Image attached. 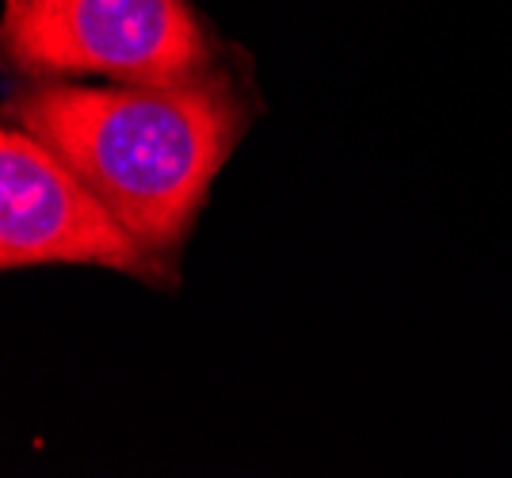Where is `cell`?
I'll return each instance as SVG.
<instances>
[{
  "label": "cell",
  "instance_id": "obj_1",
  "mask_svg": "<svg viewBox=\"0 0 512 478\" xmlns=\"http://www.w3.org/2000/svg\"><path fill=\"white\" fill-rule=\"evenodd\" d=\"M8 115L85 176L153 257L188 234L245 127L241 100L218 69L107 88L43 81Z\"/></svg>",
  "mask_w": 512,
  "mask_h": 478
},
{
  "label": "cell",
  "instance_id": "obj_2",
  "mask_svg": "<svg viewBox=\"0 0 512 478\" xmlns=\"http://www.w3.org/2000/svg\"><path fill=\"white\" fill-rule=\"evenodd\" d=\"M4 39L16 66L39 77L180 81L211 69L188 0H16Z\"/></svg>",
  "mask_w": 512,
  "mask_h": 478
},
{
  "label": "cell",
  "instance_id": "obj_3",
  "mask_svg": "<svg viewBox=\"0 0 512 478\" xmlns=\"http://www.w3.org/2000/svg\"><path fill=\"white\" fill-rule=\"evenodd\" d=\"M157 257L92 192L85 176L23 127L0 134V268L100 264L153 276Z\"/></svg>",
  "mask_w": 512,
  "mask_h": 478
},
{
  "label": "cell",
  "instance_id": "obj_4",
  "mask_svg": "<svg viewBox=\"0 0 512 478\" xmlns=\"http://www.w3.org/2000/svg\"><path fill=\"white\" fill-rule=\"evenodd\" d=\"M8 4H16V0H8Z\"/></svg>",
  "mask_w": 512,
  "mask_h": 478
}]
</instances>
